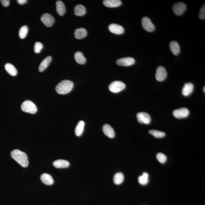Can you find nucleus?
<instances>
[{
    "mask_svg": "<svg viewBox=\"0 0 205 205\" xmlns=\"http://www.w3.org/2000/svg\"><path fill=\"white\" fill-rule=\"evenodd\" d=\"M1 3L4 7H7L10 4V1L9 0H1Z\"/></svg>",
    "mask_w": 205,
    "mask_h": 205,
    "instance_id": "473e14b6",
    "label": "nucleus"
},
{
    "mask_svg": "<svg viewBox=\"0 0 205 205\" xmlns=\"http://www.w3.org/2000/svg\"><path fill=\"white\" fill-rule=\"evenodd\" d=\"M148 173H144L141 176L139 177L138 181L139 183L142 185H146L148 182Z\"/></svg>",
    "mask_w": 205,
    "mask_h": 205,
    "instance_id": "bb28decb",
    "label": "nucleus"
},
{
    "mask_svg": "<svg viewBox=\"0 0 205 205\" xmlns=\"http://www.w3.org/2000/svg\"><path fill=\"white\" fill-rule=\"evenodd\" d=\"M41 20L42 23L48 27L52 26L55 21L54 17L50 14L47 13L43 14L41 18Z\"/></svg>",
    "mask_w": 205,
    "mask_h": 205,
    "instance_id": "9d476101",
    "label": "nucleus"
},
{
    "mask_svg": "<svg viewBox=\"0 0 205 205\" xmlns=\"http://www.w3.org/2000/svg\"><path fill=\"white\" fill-rule=\"evenodd\" d=\"M156 158L159 163H161L164 164L165 163L167 160V156L165 155L162 153H159L156 155Z\"/></svg>",
    "mask_w": 205,
    "mask_h": 205,
    "instance_id": "c756f323",
    "label": "nucleus"
},
{
    "mask_svg": "<svg viewBox=\"0 0 205 205\" xmlns=\"http://www.w3.org/2000/svg\"><path fill=\"white\" fill-rule=\"evenodd\" d=\"M149 132L150 134L156 138H162V137H165L166 135L165 132L156 130H150Z\"/></svg>",
    "mask_w": 205,
    "mask_h": 205,
    "instance_id": "cd10ccee",
    "label": "nucleus"
},
{
    "mask_svg": "<svg viewBox=\"0 0 205 205\" xmlns=\"http://www.w3.org/2000/svg\"><path fill=\"white\" fill-rule=\"evenodd\" d=\"M167 76L166 70L162 66H159L156 69V78L159 81H163L166 79Z\"/></svg>",
    "mask_w": 205,
    "mask_h": 205,
    "instance_id": "0eeeda50",
    "label": "nucleus"
},
{
    "mask_svg": "<svg viewBox=\"0 0 205 205\" xmlns=\"http://www.w3.org/2000/svg\"><path fill=\"white\" fill-rule=\"evenodd\" d=\"M170 49L174 55H178L180 51V47L179 43L176 41H172L170 45Z\"/></svg>",
    "mask_w": 205,
    "mask_h": 205,
    "instance_id": "4be33fe9",
    "label": "nucleus"
},
{
    "mask_svg": "<svg viewBox=\"0 0 205 205\" xmlns=\"http://www.w3.org/2000/svg\"><path fill=\"white\" fill-rule=\"evenodd\" d=\"M75 59L78 64H84L86 63V58L81 52L78 51L75 53Z\"/></svg>",
    "mask_w": 205,
    "mask_h": 205,
    "instance_id": "393cba45",
    "label": "nucleus"
},
{
    "mask_svg": "<svg viewBox=\"0 0 205 205\" xmlns=\"http://www.w3.org/2000/svg\"><path fill=\"white\" fill-rule=\"evenodd\" d=\"M40 179L44 184L46 185H51L54 183L52 177L49 174L44 173L40 177Z\"/></svg>",
    "mask_w": 205,
    "mask_h": 205,
    "instance_id": "a211bd4d",
    "label": "nucleus"
},
{
    "mask_svg": "<svg viewBox=\"0 0 205 205\" xmlns=\"http://www.w3.org/2000/svg\"><path fill=\"white\" fill-rule=\"evenodd\" d=\"M135 60L134 58L131 57L122 58L117 60V65L122 66H129L135 63Z\"/></svg>",
    "mask_w": 205,
    "mask_h": 205,
    "instance_id": "9b49d317",
    "label": "nucleus"
},
{
    "mask_svg": "<svg viewBox=\"0 0 205 205\" xmlns=\"http://www.w3.org/2000/svg\"><path fill=\"white\" fill-rule=\"evenodd\" d=\"M74 12L75 15L77 16H82L86 13L85 7L82 5H77L75 7Z\"/></svg>",
    "mask_w": 205,
    "mask_h": 205,
    "instance_id": "412c9836",
    "label": "nucleus"
},
{
    "mask_svg": "<svg viewBox=\"0 0 205 205\" xmlns=\"http://www.w3.org/2000/svg\"><path fill=\"white\" fill-rule=\"evenodd\" d=\"M205 86L204 87V88H203V91H204V92H205Z\"/></svg>",
    "mask_w": 205,
    "mask_h": 205,
    "instance_id": "f704fd0d",
    "label": "nucleus"
},
{
    "mask_svg": "<svg viewBox=\"0 0 205 205\" xmlns=\"http://www.w3.org/2000/svg\"><path fill=\"white\" fill-rule=\"evenodd\" d=\"M11 156L22 167H26L29 165L27 156L23 152L19 150H14L11 153Z\"/></svg>",
    "mask_w": 205,
    "mask_h": 205,
    "instance_id": "f257e3e1",
    "label": "nucleus"
},
{
    "mask_svg": "<svg viewBox=\"0 0 205 205\" xmlns=\"http://www.w3.org/2000/svg\"><path fill=\"white\" fill-rule=\"evenodd\" d=\"M52 60V57L50 56H48L45 58L40 63L38 67L39 71L43 72L47 68L48 65Z\"/></svg>",
    "mask_w": 205,
    "mask_h": 205,
    "instance_id": "f3484780",
    "label": "nucleus"
},
{
    "mask_svg": "<svg viewBox=\"0 0 205 205\" xmlns=\"http://www.w3.org/2000/svg\"><path fill=\"white\" fill-rule=\"evenodd\" d=\"M17 2L20 5H23L27 2V0H18L17 1Z\"/></svg>",
    "mask_w": 205,
    "mask_h": 205,
    "instance_id": "72a5a7b5",
    "label": "nucleus"
},
{
    "mask_svg": "<svg viewBox=\"0 0 205 205\" xmlns=\"http://www.w3.org/2000/svg\"><path fill=\"white\" fill-rule=\"evenodd\" d=\"M199 16L201 20H204L205 18V5H203L202 7L200 9Z\"/></svg>",
    "mask_w": 205,
    "mask_h": 205,
    "instance_id": "2f4dec72",
    "label": "nucleus"
},
{
    "mask_svg": "<svg viewBox=\"0 0 205 205\" xmlns=\"http://www.w3.org/2000/svg\"><path fill=\"white\" fill-rule=\"evenodd\" d=\"M137 120L140 123L148 124L151 123V119L149 114L145 112H140L137 114Z\"/></svg>",
    "mask_w": 205,
    "mask_h": 205,
    "instance_id": "423d86ee",
    "label": "nucleus"
},
{
    "mask_svg": "<svg viewBox=\"0 0 205 205\" xmlns=\"http://www.w3.org/2000/svg\"><path fill=\"white\" fill-rule=\"evenodd\" d=\"M103 131L104 134L109 138H112L115 137V131L110 125L107 124L104 125L103 127Z\"/></svg>",
    "mask_w": 205,
    "mask_h": 205,
    "instance_id": "ddd939ff",
    "label": "nucleus"
},
{
    "mask_svg": "<svg viewBox=\"0 0 205 205\" xmlns=\"http://www.w3.org/2000/svg\"><path fill=\"white\" fill-rule=\"evenodd\" d=\"M108 28L111 32L117 35L123 34L124 32V28L123 27L116 24H110L109 25Z\"/></svg>",
    "mask_w": 205,
    "mask_h": 205,
    "instance_id": "f8f14e48",
    "label": "nucleus"
},
{
    "mask_svg": "<svg viewBox=\"0 0 205 205\" xmlns=\"http://www.w3.org/2000/svg\"><path fill=\"white\" fill-rule=\"evenodd\" d=\"M5 68L8 73L11 75L15 76L17 74V71L16 68L12 64L7 63L5 66Z\"/></svg>",
    "mask_w": 205,
    "mask_h": 205,
    "instance_id": "b1692460",
    "label": "nucleus"
},
{
    "mask_svg": "<svg viewBox=\"0 0 205 205\" xmlns=\"http://www.w3.org/2000/svg\"><path fill=\"white\" fill-rule=\"evenodd\" d=\"M187 9L185 4L179 2L174 5L173 10L174 13L177 15H181L184 13Z\"/></svg>",
    "mask_w": 205,
    "mask_h": 205,
    "instance_id": "6e6552de",
    "label": "nucleus"
},
{
    "mask_svg": "<svg viewBox=\"0 0 205 205\" xmlns=\"http://www.w3.org/2000/svg\"><path fill=\"white\" fill-rule=\"evenodd\" d=\"M173 114L174 116L176 118H186L189 115V111L187 108H181L174 111Z\"/></svg>",
    "mask_w": 205,
    "mask_h": 205,
    "instance_id": "1a4fd4ad",
    "label": "nucleus"
},
{
    "mask_svg": "<svg viewBox=\"0 0 205 205\" xmlns=\"http://www.w3.org/2000/svg\"><path fill=\"white\" fill-rule=\"evenodd\" d=\"M194 85L192 83H187L184 84L182 90V93L184 96H188L194 90Z\"/></svg>",
    "mask_w": 205,
    "mask_h": 205,
    "instance_id": "4468645a",
    "label": "nucleus"
},
{
    "mask_svg": "<svg viewBox=\"0 0 205 205\" xmlns=\"http://www.w3.org/2000/svg\"><path fill=\"white\" fill-rule=\"evenodd\" d=\"M124 179V176L123 173H116L114 176V182L115 184L119 185L121 184L123 182Z\"/></svg>",
    "mask_w": 205,
    "mask_h": 205,
    "instance_id": "a878e982",
    "label": "nucleus"
},
{
    "mask_svg": "<svg viewBox=\"0 0 205 205\" xmlns=\"http://www.w3.org/2000/svg\"><path fill=\"white\" fill-rule=\"evenodd\" d=\"M21 108L23 112L32 114H35L37 111L35 104L30 101H24L21 104Z\"/></svg>",
    "mask_w": 205,
    "mask_h": 205,
    "instance_id": "7ed1b4c3",
    "label": "nucleus"
},
{
    "mask_svg": "<svg viewBox=\"0 0 205 205\" xmlns=\"http://www.w3.org/2000/svg\"><path fill=\"white\" fill-rule=\"evenodd\" d=\"M87 31L83 28H78L76 30L75 32V37L76 38L81 39L86 36Z\"/></svg>",
    "mask_w": 205,
    "mask_h": 205,
    "instance_id": "aec40b11",
    "label": "nucleus"
},
{
    "mask_svg": "<svg viewBox=\"0 0 205 205\" xmlns=\"http://www.w3.org/2000/svg\"><path fill=\"white\" fill-rule=\"evenodd\" d=\"M28 28L27 26L26 25L21 27L20 28L19 32V35L20 38L23 39L25 38L28 33Z\"/></svg>",
    "mask_w": 205,
    "mask_h": 205,
    "instance_id": "c85d7f7f",
    "label": "nucleus"
},
{
    "mask_svg": "<svg viewBox=\"0 0 205 205\" xmlns=\"http://www.w3.org/2000/svg\"><path fill=\"white\" fill-rule=\"evenodd\" d=\"M126 87V84L122 81H115L109 85V89L110 91L116 93L122 91Z\"/></svg>",
    "mask_w": 205,
    "mask_h": 205,
    "instance_id": "20e7f679",
    "label": "nucleus"
},
{
    "mask_svg": "<svg viewBox=\"0 0 205 205\" xmlns=\"http://www.w3.org/2000/svg\"><path fill=\"white\" fill-rule=\"evenodd\" d=\"M56 11L59 15L61 16L64 15L66 12L65 5L63 2L57 1L56 2Z\"/></svg>",
    "mask_w": 205,
    "mask_h": 205,
    "instance_id": "6ab92c4d",
    "label": "nucleus"
},
{
    "mask_svg": "<svg viewBox=\"0 0 205 205\" xmlns=\"http://www.w3.org/2000/svg\"><path fill=\"white\" fill-rule=\"evenodd\" d=\"M141 23L142 27L145 31L152 32L154 30L155 27L154 24L148 17H144L142 18Z\"/></svg>",
    "mask_w": 205,
    "mask_h": 205,
    "instance_id": "39448f33",
    "label": "nucleus"
},
{
    "mask_svg": "<svg viewBox=\"0 0 205 205\" xmlns=\"http://www.w3.org/2000/svg\"><path fill=\"white\" fill-rule=\"evenodd\" d=\"M53 165L57 168H66L69 167L70 163L68 161L64 159H58L53 163Z\"/></svg>",
    "mask_w": 205,
    "mask_h": 205,
    "instance_id": "dca6fc26",
    "label": "nucleus"
},
{
    "mask_svg": "<svg viewBox=\"0 0 205 205\" xmlns=\"http://www.w3.org/2000/svg\"><path fill=\"white\" fill-rule=\"evenodd\" d=\"M84 126H85V123L82 120H80L78 122L75 129V134L78 137H79L82 135L83 132Z\"/></svg>",
    "mask_w": 205,
    "mask_h": 205,
    "instance_id": "5701e85b",
    "label": "nucleus"
},
{
    "mask_svg": "<svg viewBox=\"0 0 205 205\" xmlns=\"http://www.w3.org/2000/svg\"><path fill=\"white\" fill-rule=\"evenodd\" d=\"M74 83L71 81L64 80L61 81L56 87V90L57 93L64 95L70 92L72 90Z\"/></svg>",
    "mask_w": 205,
    "mask_h": 205,
    "instance_id": "f03ea898",
    "label": "nucleus"
},
{
    "mask_svg": "<svg viewBox=\"0 0 205 205\" xmlns=\"http://www.w3.org/2000/svg\"><path fill=\"white\" fill-rule=\"evenodd\" d=\"M43 48V45L40 42H36L34 45V52L36 53H40Z\"/></svg>",
    "mask_w": 205,
    "mask_h": 205,
    "instance_id": "7c9ffc66",
    "label": "nucleus"
},
{
    "mask_svg": "<svg viewBox=\"0 0 205 205\" xmlns=\"http://www.w3.org/2000/svg\"><path fill=\"white\" fill-rule=\"evenodd\" d=\"M103 4L106 7L115 8L121 5L122 2L120 0H105L103 1Z\"/></svg>",
    "mask_w": 205,
    "mask_h": 205,
    "instance_id": "2eb2a0df",
    "label": "nucleus"
}]
</instances>
